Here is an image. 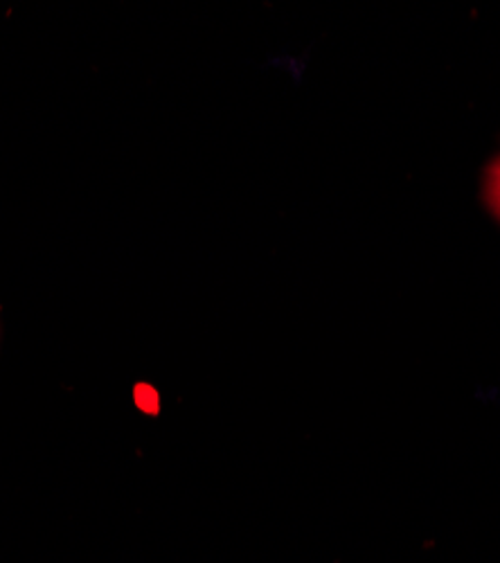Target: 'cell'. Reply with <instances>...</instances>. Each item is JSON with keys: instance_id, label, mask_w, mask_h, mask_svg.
<instances>
[{"instance_id": "cell-1", "label": "cell", "mask_w": 500, "mask_h": 563, "mask_svg": "<svg viewBox=\"0 0 500 563\" xmlns=\"http://www.w3.org/2000/svg\"><path fill=\"white\" fill-rule=\"evenodd\" d=\"M482 199H485L487 210L500 221V156H496V158L485 167Z\"/></svg>"}, {"instance_id": "cell-2", "label": "cell", "mask_w": 500, "mask_h": 563, "mask_svg": "<svg viewBox=\"0 0 500 563\" xmlns=\"http://www.w3.org/2000/svg\"><path fill=\"white\" fill-rule=\"evenodd\" d=\"M135 404H138V408L141 410H145V412H149V415H156L158 412V404H160V397H158V393L152 388V386H147V384H138L135 386Z\"/></svg>"}]
</instances>
